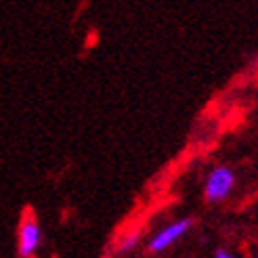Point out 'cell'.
Returning <instances> with one entry per match:
<instances>
[{
  "mask_svg": "<svg viewBox=\"0 0 258 258\" xmlns=\"http://www.w3.org/2000/svg\"><path fill=\"white\" fill-rule=\"evenodd\" d=\"M237 185V174L233 172L231 166L218 164L212 168V172L206 178V187H204V200L206 204H223L231 193H233Z\"/></svg>",
  "mask_w": 258,
  "mask_h": 258,
  "instance_id": "cell-1",
  "label": "cell"
},
{
  "mask_svg": "<svg viewBox=\"0 0 258 258\" xmlns=\"http://www.w3.org/2000/svg\"><path fill=\"white\" fill-rule=\"evenodd\" d=\"M42 243V229L34 214V210H25L21 216V223L17 229V256L19 258H32L38 254Z\"/></svg>",
  "mask_w": 258,
  "mask_h": 258,
  "instance_id": "cell-2",
  "label": "cell"
},
{
  "mask_svg": "<svg viewBox=\"0 0 258 258\" xmlns=\"http://www.w3.org/2000/svg\"><path fill=\"white\" fill-rule=\"evenodd\" d=\"M196 225V218L193 216H187V218H180V221H174L170 225H166L164 229H160L156 235H153L147 243V254L153 256V254H162L164 250L172 248L176 241L183 239L189 231Z\"/></svg>",
  "mask_w": 258,
  "mask_h": 258,
  "instance_id": "cell-3",
  "label": "cell"
},
{
  "mask_svg": "<svg viewBox=\"0 0 258 258\" xmlns=\"http://www.w3.org/2000/svg\"><path fill=\"white\" fill-rule=\"evenodd\" d=\"M139 243H141V231H131V233L124 235L118 241V246L113 248V254L115 256H126V254H131L133 250H137Z\"/></svg>",
  "mask_w": 258,
  "mask_h": 258,
  "instance_id": "cell-4",
  "label": "cell"
},
{
  "mask_svg": "<svg viewBox=\"0 0 258 258\" xmlns=\"http://www.w3.org/2000/svg\"><path fill=\"white\" fill-rule=\"evenodd\" d=\"M214 256H216V258H231L233 254H231V252H229L227 248H218V250L214 252Z\"/></svg>",
  "mask_w": 258,
  "mask_h": 258,
  "instance_id": "cell-5",
  "label": "cell"
}]
</instances>
